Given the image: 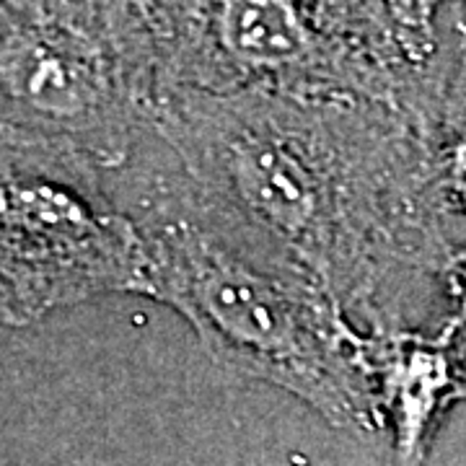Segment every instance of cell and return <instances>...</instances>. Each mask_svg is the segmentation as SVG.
I'll return each instance as SVG.
<instances>
[{
    "mask_svg": "<svg viewBox=\"0 0 466 466\" xmlns=\"http://www.w3.org/2000/svg\"><path fill=\"white\" fill-rule=\"evenodd\" d=\"M153 140L218 216L309 275L368 329L400 327L391 285L456 247L422 122L381 104L174 88Z\"/></svg>",
    "mask_w": 466,
    "mask_h": 466,
    "instance_id": "obj_1",
    "label": "cell"
},
{
    "mask_svg": "<svg viewBox=\"0 0 466 466\" xmlns=\"http://www.w3.org/2000/svg\"><path fill=\"white\" fill-rule=\"evenodd\" d=\"M133 216L150 299L171 306L218 366L278 386L334 428H383L370 334L309 275L218 216L171 164L137 168Z\"/></svg>",
    "mask_w": 466,
    "mask_h": 466,
    "instance_id": "obj_2",
    "label": "cell"
},
{
    "mask_svg": "<svg viewBox=\"0 0 466 466\" xmlns=\"http://www.w3.org/2000/svg\"><path fill=\"white\" fill-rule=\"evenodd\" d=\"M435 3H164L174 88L381 104L425 125L451 57ZM456 8V5H453Z\"/></svg>",
    "mask_w": 466,
    "mask_h": 466,
    "instance_id": "obj_3",
    "label": "cell"
},
{
    "mask_svg": "<svg viewBox=\"0 0 466 466\" xmlns=\"http://www.w3.org/2000/svg\"><path fill=\"white\" fill-rule=\"evenodd\" d=\"M171 91L164 3H0L3 130L119 171Z\"/></svg>",
    "mask_w": 466,
    "mask_h": 466,
    "instance_id": "obj_4",
    "label": "cell"
},
{
    "mask_svg": "<svg viewBox=\"0 0 466 466\" xmlns=\"http://www.w3.org/2000/svg\"><path fill=\"white\" fill-rule=\"evenodd\" d=\"M112 293L150 296V280L104 171L0 127V321L29 327Z\"/></svg>",
    "mask_w": 466,
    "mask_h": 466,
    "instance_id": "obj_5",
    "label": "cell"
},
{
    "mask_svg": "<svg viewBox=\"0 0 466 466\" xmlns=\"http://www.w3.org/2000/svg\"><path fill=\"white\" fill-rule=\"evenodd\" d=\"M368 334L383 428L391 431L389 466H425L449 412L466 401V345L449 327Z\"/></svg>",
    "mask_w": 466,
    "mask_h": 466,
    "instance_id": "obj_6",
    "label": "cell"
},
{
    "mask_svg": "<svg viewBox=\"0 0 466 466\" xmlns=\"http://www.w3.org/2000/svg\"><path fill=\"white\" fill-rule=\"evenodd\" d=\"M422 135L438 213L446 226L466 220V3L453 8L449 67Z\"/></svg>",
    "mask_w": 466,
    "mask_h": 466,
    "instance_id": "obj_7",
    "label": "cell"
},
{
    "mask_svg": "<svg viewBox=\"0 0 466 466\" xmlns=\"http://www.w3.org/2000/svg\"><path fill=\"white\" fill-rule=\"evenodd\" d=\"M438 278L443 280V290L451 306L443 327H449L466 345V241H459L453 247Z\"/></svg>",
    "mask_w": 466,
    "mask_h": 466,
    "instance_id": "obj_8",
    "label": "cell"
}]
</instances>
